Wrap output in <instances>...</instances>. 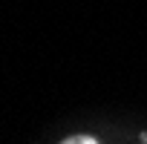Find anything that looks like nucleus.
Returning a JSON list of instances; mask_svg holds the SVG:
<instances>
[{
  "label": "nucleus",
  "mask_w": 147,
  "mask_h": 144,
  "mask_svg": "<svg viewBox=\"0 0 147 144\" xmlns=\"http://www.w3.org/2000/svg\"><path fill=\"white\" fill-rule=\"evenodd\" d=\"M61 144H98L92 135H69V138H63Z\"/></svg>",
  "instance_id": "obj_1"
}]
</instances>
